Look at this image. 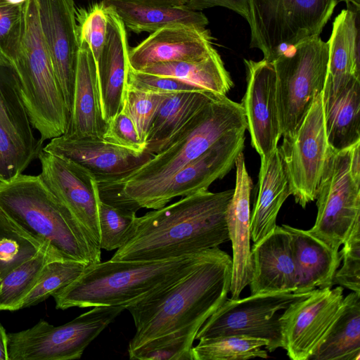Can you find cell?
Wrapping results in <instances>:
<instances>
[{"mask_svg": "<svg viewBox=\"0 0 360 360\" xmlns=\"http://www.w3.org/2000/svg\"><path fill=\"white\" fill-rule=\"evenodd\" d=\"M233 189L203 190L136 217L110 261L169 259L229 240L226 210Z\"/></svg>", "mask_w": 360, "mask_h": 360, "instance_id": "1", "label": "cell"}, {"mask_svg": "<svg viewBox=\"0 0 360 360\" xmlns=\"http://www.w3.org/2000/svg\"><path fill=\"white\" fill-rule=\"evenodd\" d=\"M245 132L231 134L198 158L184 165L135 202L141 208H161L176 197H185L208 190L216 180L225 176L235 166L245 146Z\"/></svg>", "mask_w": 360, "mask_h": 360, "instance_id": "13", "label": "cell"}, {"mask_svg": "<svg viewBox=\"0 0 360 360\" xmlns=\"http://www.w3.org/2000/svg\"><path fill=\"white\" fill-rule=\"evenodd\" d=\"M359 146L332 149L316 193V221L307 230L336 252L360 220Z\"/></svg>", "mask_w": 360, "mask_h": 360, "instance_id": "8", "label": "cell"}, {"mask_svg": "<svg viewBox=\"0 0 360 360\" xmlns=\"http://www.w3.org/2000/svg\"><path fill=\"white\" fill-rule=\"evenodd\" d=\"M107 126L101 112L96 63L89 47L80 44L70 119L63 136L70 139H103Z\"/></svg>", "mask_w": 360, "mask_h": 360, "instance_id": "24", "label": "cell"}, {"mask_svg": "<svg viewBox=\"0 0 360 360\" xmlns=\"http://www.w3.org/2000/svg\"><path fill=\"white\" fill-rule=\"evenodd\" d=\"M291 195L302 208L316 200L332 151L325 125L323 92L314 101L295 134L278 147Z\"/></svg>", "mask_w": 360, "mask_h": 360, "instance_id": "12", "label": "cell"}, {"mask_svg": "<svg viewBox=\"0 0 360 360\" xmlns=\"http://www.w3.org/2000/svg\"><path fill=\"white\" fill-rule=\"evenodd\" d=\"M250 48L273 62L281 53L320 36L339 0H248Z\"/></svg>", "mask_w": 360, "mask_h": 360, "instance_id": "7", "label": "cell"}, {"mask_svg": "<svg viewBox=\"0 0 360 360\" xmlns=\"http://www.w3.org/2000/svg\"><path fill=\"white\" fill-rule=\"evenodd\" d=\"M124 309L121 305L95 306L61 326L41 320L30 328L8 333V360L79 359Z\"/></svg>", "mask_w": 360, "mask_h": 360, "instance_id": "10", "label": "cell"}, {"mask_svg": "<svg viewBox=\"0 0 360 360\" xmlns=\"http://www.w3.org/2000/svg\"><path fill=\"white\" fill-rule=\"evenodd\" d=\"M7 334L4 326L0 323V360H8Z\"/></svg>", "mask_w": 360, "mask_h": 360, "instance_id": "48", "label": "cell"}, {"mask_svg": "<svg viewBox=\"0 0 360 360\" xmlns=\"http://www.w3.org/2000/svg\"><path fill=\"white\" fill-rule=\"evenodd\" d=\"M323 110L328 141L333 150H341L360 142L359 79L324 101Z\"/></svg>", "mask_w": 360, "mask_h": 360, "instance_id": "31", "label": "cell"}, {"mask_svg": "<svg viewBox=\"0 0 360 360\" xmlns=\"http://www.w3.org/2000/svg\"><path fill=\"white\" fill-rule=\"evenodd\" d=\"M235 166L236 184L226 210V223L233 249L231 298H239L249 285L252 270L250 263V193L252 181L248 172L245 157L241 152Z\"/></svg>", "mask_w": 360, "mask_h": 360, "instance_id": "21", "label": "cell"}, {"mask_svg": "<svg viewBox=\"0 0 360 360\" xmlns=\"http://www.w3.org/2000/svg\"><path fill=\"white\" fill-rule=\"evenodd\" d=\"M126 86L162 95L205 90L176 78L136 71L129 66L127 71Z\"/></svg>", "mask_w": 360, "mask_h": 360, "instance_id": "44", "label": "cell"}, {"mask_svg": "<svg viewBox=\"0 0 360 360\" xmlns=\"http://www.w3.org/2000/svg\"><path fill=\"white\" fill-rule=\"evenodd\" d=\"M246 89L241 105L252 146L260 157L278 147L282 136L276 102V74L272 62L244 59Z\"/></svg>", "mask_w": 360, "mask_h": 360, "instance_id": "16", "label": "cell"}, {"mask_svg": "<svg viewBox=\"0 0 360 360\" xmlns=\"http://www.w3.org/2000/svg\"><path fill=\"white\" fill-rule=\"evenodd\" d=\"M86 266L85 264L74 260H55L48 263L20 302L18 309L36 305L46 300L80 276Z\"/></svg>", "mask_w": 360, "mask_h": 360, "instance_id": "35", "label": "cell"}, {"mask_svg": "<svg viewBox=\"0 0 360 360\" xmlns=\"http://www.w3.org/2000/svg\"><path fill=\"white\" fill-rule=\"evenodd\" d=\"M260 158L257 195L250 220L251 239L254 243L276 228L278 212L291 195L278 147Z\"/></svg>", "mask_w": 360, "mask_h": 360, "instance_id": "27", "label": "cell"}, {"mask_svg": "<svg viewBox=\"0 0 360 360\" xmlns=\"http://www.w3.org/2000/svg\"><path fill=\"white\" fill-rule=\"evenodd\" d=\"M220 96L207 90L165 95L149 126L145 151L155 155L162 150L198 112Z\"/></svg>", "mask_w": 360, "mask_h": 360, "instance_id": "25", "label": "cell"}, {"mask_svg": "<svg viewBox=\"0 0 360 360\" xmlns=\"http://www.w3.org/2000/svg\"><path fill=\"white\" fill-rule=\"evenodd\" d=\"M134 3L167 6H183L186 0H124Z\"/></svg>", "mask_w": 360, "mask_h": 360, "instance_id": "47", "label": "cell"}, {"mask_svg": "<svg viewBox=\"0 0 360 360\" xmlns=\"http://www.w3.org/2000/svg\"><path fill=\"white\" fill-rule=\"evenodd\" d=\"M0 126L26 148L40 152L43 141L37 139L22 104L15 76L0 67Z\"/></svg>", "mask_w": 360, "mask_h": 360, "instance_id": "32", "label": "cell"}, {"mask_svg": "<svg viewBox=\"0 0 360 360\" xmlns=\"http://www.w3.org/2000/svg\"><path fill=\"white\" fill-rule=\"evenodd\" d=\"M212 39L210 30L204 27L165 26L129 49V66L140 71L158 63L198 60L214 49Z\"/></svg>", "mask_w": 360, "mask_h": 360, "instance_id": "19", "label": "cell"}, {"mask_svg": "<svg viewBox=\"0 0 360 360\" xmlns=\"http://www.w3.org/2000/svg\"><path fill=\"white\" fill-rule=\"evenodd\" d=\"M290 234L293 256L298 274L295 292H307L331 288L334 275L340 266V252L329 248L307 231L289 225L282 226Z\"/></svg>", "mask_w": 360, "mask_h": 360, "instance_id": "26", "label": "cell"}, {"mask_svg": "<svg viewBox=\"0 0 360 360\" xmlns=\"http://www.w3.org/2000/svg\"><path fill=\"white\" fill-rule=\"evenodd\" d=\"M103 139L135 152L145 151V144L141 139L132 119L123 109L108 122Z\"/></svg>", "mask_w": 360, "mask_h": 360, "instance_id": "45", "label": "cell"}, {"mask_svg": "<svg viewBox=\"0 0 360 360\" xmlns=\"http://www.w3.org/2000/svg\"><path fill=\"white\" fill-rule=\"evenodd\" d=\"M42 34L70 115L79 50L74 0H37Z\"/></svg>", "mask_w": 360, "mask_h": 360, "instance_id": "17", "label": "cell"}, {"mask_svg": "<svg viewBox=\"0 0 360 360\" xmlns=\"http://www.w3.org/2000/svg\"><path fill=\"white\" fill-rule=\"evenodd\" d=\"M55 260H63L47 244L24 259L0 278V311H16L31 290L44 266Z\"/></svg>", "mask_w": 360, "mask_h": 360, "instance_id": "33", "label": "cell"}, {"mask_svg": "<svg viewBox=\"0 0 360 360\" xmlns=\"http://www.w3.org/2000/svg\"><path fill=\"white\" fill-rule=\"evenodd\" d=\"M0 209V278L41 246Z\"/></svg>", "mask_w": 360, "mask_h": 360, "instance_id": "36", "label": "cell"}, {"mask_svg": "<svg viewBox=\"0 0 360 360\" xmlns=\"http://www.w3.org/2000/svg\"><path fill=\"white\" fill-rule=\"evenodd\" d=\"M343 1L346 4L347 7L353 6L360 8V0H339V2Z\"/></svg>", "mask_w": 360, "mask_h": 360, "instance_id": "49", "label": "cell"}, {"mask_svg": "<svg viewBox=\"0 0 360 360\" xmlns=\"http://www.w3.org/2000/svg\"><path fill=\"white\" fill-rule=\"evenodd\" d=\"M38 158L41 169L39 175L44 184L100 247L101 199L96 180L74 163L43 149Z\"/></svg>", "mask_w": 360, "mask_h": 360, "instance_id": "15", "label": "cell"}, {"mask_svg": "<svg viewBox=\"0 0 360 360\" xmlns=\"http://www.w3.org/2000/svg\"><path fill=\"white\" fill-rule=\"evenodd\" d=\"M272 63L276 74L281 134L290 136L323 91L328 72V41L320 36L304 40L281 53Z\"/></svg>", "mask_w": 360, "mask_h": 360, "instance_id": "9", "label": "cell"}, {"mask_svg": "<svg viewBox=\"0 0 360 360\" xmlns=\"http://www.w3.org/2000/svg\"><path fill=\"white\" fill-rule=\"evenodd\" d=\"M195 336L186 332L162 336L129 353V356L130 359L140 360H193Z\"/></svg>", "mask_w": 360, "mask_h": 360, "instance_id": "38", "label": "cell"}, {"mask_svg": "<svg viewBox=\"0 0 360 360\" xmlns=\"http://www.w3.org/2000/svg\"><path fill=\"white\" fill-rule=\"evenodd\" d=\"M246 129L242 105L220 96L205 105L166 148L141 166L120 179L98 183L100 199L136 212L135 202L158 184L222 138Z\"/></svg>", "mask_w": 360, "mask_h": 360, "instance_id": "3", "label": "cell"}, {"mask_svg": "<svg viewBox=\"0 0 360 360\" xmlns=\"http://www.w3.org/2000/svg\"><path fill=\"white\" fill-rule=\"evenodd\" d=\"M210 250L169 259L108 260L89 265L80 276L52 295L56 307L121 305L127 309L186 276Z\"/></svg>", "mask_w": 360, "mask_h": 360, "instance_id": "4", "label": "cell"}, {"mask_svg": "<svg viewBox=\"0 0 360 360\" xmlns=\"http://www.w3.org/2000/svg\"><path fill=\"white\" fill-rule=\"evenodd\" d=\"M61 157L89 174L97 181L120 179L141 166L153 155L135 152L103 139L53 138L42 148Z\"/></svg>", "mask_w": 360, "mask_h": 360, "instance_id": "18", "label": "cell"}, {"mask_svg": "<svg viewBox=\"0 0 360 360\" xmlns=\"http://www.w3.org/2000/svg\"><path fill=\"white\" fill-rule=\"evenodd\" d=\"M343 287L313 290L281 314L282 348L292 360H309L342 304Z\"/></svg>", "mask_w": 360, "mask_h": 360, "instance_id": "14", "label": "cell"}, {"mask_svg": "<svg viewBox=\"0 0 360 360\" xmlns=\"http://www.w3.org/2000/svg\"><path fill=\"white\" fill-rule=\"evenodd\" d=\"M30 124L44 141L65 132L70 119L41 30L37 0H27L18 54L11 65Z\"/></svg>", "mask_w": 360, "mask_h": 360, "instance_id": "6", "label": "cell"}, {"mask_svg": "<svg viewBox=\"0 0 360 360\" xmlns=\"http://www.w3.org/2000/svg\"><path fill=\"white\" fill-rule=\"evenodd\" d=\"M165 96L126 86L122 109L132 119L144 144L153 115Z\"/></svg>", "mask_w": 360, "mask_h": 360, "instance_id": "41", "label": "cell"}, {"mask_svg": "<svg viewBox=\"0 0 360 360\" xmlns=\"http://www.w3.org/2000/svg\"><path fill=\"white\" fill-rule=\"evenodd\" d=\"M359 359L360 293L352 291L309 360Z\"/></svg>", "mask_w": 360, "mask_h": 360, "instance_id": "28", "label": "cell"}, {"mask_svg": "<svg viewBox=\"0 0 360 360\" xmlns=\"http://www.w3.org/2000/svg\"><path fill=\"white\" fill-rule=\"evenodd\" d=\"M78 43L87 45L96 63L102 53L108 29L107 9L101 1L77 9Z\"/></svg>", "mask_w": 360, "mask_h": 360, "instance_id": "39", "label": "cell"}, {"mask_svg": "<svg viewBox=\"0 0 360 360\" xmlns=\"http://www.w3.org/2000/svg\"><path fill=\"white\" fill-rule=\"evenodd\" d=\"M340 252L343 260L336 271L333 285L338 284L360 293V220L357 221Z\"/></svg>", "mask_w": 360, "mask_h": 360, "instance_id": "43", "label": "cell"}, {"mask_svg": "<svg viewBox=\"0 0 360 360\" xmlns=\"http://www.w3.org/2000/svg\"><path fill=\"white\" fill-rule=\"evenodd\" d=\"M192 347L193 360H245L266 359L268 342L263 339L246 336H222L199 340Z\"/></svg>", "mask_w": 360, "mask_h": 360, "instance_id": "34", "label": "cell"}, {"mask_svg": "<svg viewBox=\"0 0 360 360\" xmlns=\"http://www.w3.org/2000/svg\"><path fill=\"white\" fill-rule=\"evenodd\" d=\"M110 6L130 31L140 34L153 33L165 26L186 24L204 27L208 19L201 11H192L183 6L147 5L124 0H102Z\"/></svg>", "mask_w": 360, "mask_h": 360, "instance_id": "29", "label": "cell"}, {"mask_svg": "<svg viewBox=\"0 0 360 360\" xmlns=\"http://www.w3.org/2000/svg\"><path fill=\"white\" fill-rule=\"evenodd\" d=\"M140 71L176 78L221 96H226L233 86L231 75L215 49L198 60L158 63Z\"/></svg>", "mask_w": 360, "mask_h": 360, "instance_id": "30", "label": "cell"}, {"mask_svg": "<svg viewBox=\"0 0 360 360\" xmlns=\"http://www.w3.org/2000/svg\"><path fill=\"white\" fill-rule=\"evenodd\" d=\"M25 5L0 0V67L11 68L23 35Z\"/></svg>", "mask_w": 360, "mask_h": 360, "instance_id": "37", "label": "cell"}, {"mask_svg": "<svg viewBox=\"0 0 360 360\" xmlns=\"http://www.w3.org/2000/svg\"><path fill=\"white\" fill-rule=\"evenodd\" d=\"M104 5L108 15L107 35L96 66L102 116L108 123L123 107L129 48L123 21L110 6Z\"/></svg>", "mask_w": 360, "mask_h": 360, "instance_id": "22", "label": "cell"}, {"mask_svg": "<svg viewBox=\"0 0 360 360\" xmlns=\"http://www.w3.org/2000/svg\"><path fill=\"white\" fill-rule=\"evenodd\" d=\"M184 7L192 11H201L204 9L220 6L231 10L247 21L249 19L248 0H186Z\"/></svg>", "mask_w": 360, "mask_h": 360, "instance_id": "46", "label": "cell"}, {"mask_svg": "<svg viewBox=\"0 0 360 360\" xmlns=\"http://www.w3.org/2000/svg\"><path fill=\"white\" fill-rule=\"evenodd\" d=\"M136 212L121 209L100 200L98 223L100 248L108 251L117 250L123 243Z\"/></svg>", "mask_w": 360, "mask_h": 360, "instance_id": "40", "label": "cell"}, {"mask_svg": "<svg viewBox=\"0 0 360 360\" xmlns=\"http://www.w3.org/2000/svg\"><path fill=\"white\" fill-rule=\"evenodd\" d=\"M8 2L15 5L24 4L27 0H7Z\"/></svg>", "mask_w": 360, "mask_h": 360, "instance_id": "50", "label": "cell"}, {"mask_svg": "<svg viewBox=\"0 0 360 360\" xmlns=\"http://www.w3.org/2000/svg\"><path fill=\"white\" fill-rule=\"evenodd\" d=\"M250 295L295 292L298 274L293 256L291 238L283 227L276 228L250 250Z\"/></svg>", "mask_w": 360, "mask_h": 360, "instance_id": "20", "label": "cell"}, {"mask_svg": "<svg viewBox=\"0 0 360 360\" xmlns=\"http://www.w3.org/2000/svg\"><path fill=\"white\" fill-rule=\"evenodd\" d=\"M360 8L342 9L333 22L323 101L340 93L354 79H360Z\"/></svg>", "mask_w": 360, "mask_h": 360, "instance_id": "23", "label": "cell"}, {"mask_svg": "<svg viewBox=\"0 0 360 360\" xmlns=\"http://www.w3.org/2000/svg\"><path fill=\"white\" fill-rule=\"evenodd\" d=\"M232 258L218 247L186 276L169 287L129 306L136 333L128 353L162 336L186 332L196 335L227 300Z\"/></svg>", "mask_w": 360, "mask_h": 360, "instance_id": "2", "label": "cell"}, {"mask_svg": "<svg viewBox=\"0 0 360 360\" xmlns=\"http://www.w3.org/2000/svg\"><path fill=\"white\" fill-rule=\"evenodd\" d=\"M311 292H277L227 299L202 326L195 340L246 336L266 340V349L274 352L282 347L279 311Z\"/></svg>", "mask_w": 360, "mask_h": 360, "instance_id": "11", "label": "cell"}, {"mask_svg": "<svg viewBox=\"0 0 360 360\" xmlns=\"http://www.w3.org/2000/svg\"><path fill=\"white\" fill-rule=\"evenodd\" d=\"M39 153L26 148L0 126V181L22 174Z\"/></svg>", "mask_w": 360, "mask_h": 360, "instance_id": "42", "label": "cell"}, {"mask_svg": "<svg viewBox=\"0 0 360 360\" xmlns=\"http://www.w3.org/2000/svg\"><path fill=\"white\" fill-rule=\"evenodd\" d=\"M0 209L23 232L47 244L63 260L101 262V249L40 175L20 174L0 181Z\"/></svg>", "mask_w": 360, "mask_h": 360, "instance_id": "5", "label": "cell"}]
</instances>
